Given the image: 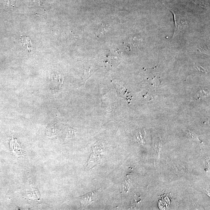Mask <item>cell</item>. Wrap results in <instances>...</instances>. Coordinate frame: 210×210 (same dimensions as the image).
Masks as SVG:
<instances>
[{
    "label": "cell",
    "mask_w": 210,
    "mask_h": 210,
    "mask_svg": "<svg viewBox=\"0 0 210 210\" xmlns=\"http://www.w3.org/2000/svg\"><path fill=\"white\" fill-rule=\"evenodd\" d=\"M191 1H193L194 3H195V4H197V3H199V2L202 3L201 0H191Z\"/></svg>",
    "instance_id": "obj_5"
},
{
    "label": "cell",
    "mask_w": 210,
    "mask_h": 210,
    "mask_svg": "<svg viewBox=\"0 0 210 210\" xmlns=\"http://www.w3.org/2000/svg\"><path fill=\"white\" fill-rule=\"evenodd\" d=\"M97 191H94L92 192H89L86 194L84 195L79 197V198L81 202V206H87L88 205L90 204L91 202H94V196Z\"/></svg>",
    "instance_id": "obj_2"
},
{
    "label": "cell",
    "mask_w": 210,
    "mask_h": 210,
    "mask_svg": "<svg viewBox=\"0 0 210 210\" xmlns=\"http://www.w3.org/2000/svg\"><path fill=\"white\" fill-rule=\"evenodd\" d=\"M34 1L36 3H37L39 4H40L41 0H34Z\"/></svg>",
    "instance_id": "obj_6"
},
{
    "label": "cell",
    "mask_w": 210,
    "mask_h": 210,
    "mask_svg": "<svg viewBox=\"0 0 210 210\" xmlns=\"http://www.w3.org/2000/svg\"><path fill=\"white\" fill-rule=\"evenodd\" d=\"M16 0H6L5 2L7 6L14 7L16 3Z\"/></svg>",
    "instance_id": "obj_4"
},
{
    "label": "cell",
    "mask_w": 210,
    "mask_h": 210,
    "mask_svg": "<svg viewBox=\"0 0 210 210\" xmlns=\"http://www.w3.org/2000/svg\"><path fill=\"white\" fill-rule=\"evenodd\" d=\"M22 44L23 46L27 48L28 50H30L32 49V44L31 40L27 37H25L21 39Z\"/></svg>",
    "instance_id": "obj_3"
},
{
    "label": "cell",
    "mask_w": 210,
    "mask_h": 210,
    "mask_svg": "<svg viewBox=\"0 0 210 210\" xmlns=\"http://www.w3.org/2000/svg\"><path fill=\"white\" fill-rule=\"evenodd\" d=\"M174 16V23H175V29H174V34L173 35V37L176 36L178 33L181 32L183 30L188 27V23L187 20L185 17L182 16L179 13L176 12V11L171 9L168 8Z\"/></svg>",
    "instance_id": "obj_1"
}]
</instances>
